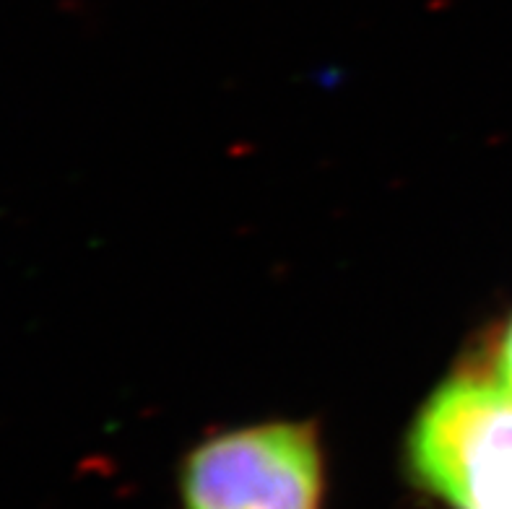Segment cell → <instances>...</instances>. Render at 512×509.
Returning a JSON list of instances; mask_svg holds the SVG:
<instances>
[{"instance_id":"obj_1","label":"cell","mask_w":512,"mask_h":509,"mask_svg":"<svg viewBox=\"0 0 512 509\" xmlns=\"http://www.w3.org/2000/svg\"><path fill=\"white\" fill-rule=\"evenodd\" d=\"M409 468L450 509H512V393L461 374L437 390L409 434Z\"/></svg>"},{"instance_id":"obj_3","label":"cell","mask_w":512,"mask_h":509,"mask_svg":"<svg viewBox=\"0 0 512 509\" xmlns=\"http://www.w3.org/2000/svg\"><path fill=\"white\" fill-rule=\"evenodd\" d=\"M497 377H500L502 385L512 393V320L505 333V341H502L500 356H497Z\"/></svg>"},{"instance_id":"obj_2","label":"cell","mask_w":512,"mask_h":509,"mask_svg":"<svg viewBox=\"0 0 512 509\" xmlns=\"http://www.w3.org/2000/svg\"><path fill=\"white\" fill-rule=\"evenodd\" d=\"M182 502L185 509H320L318 434L289 421L216 434L185 460Z\"/></svg>"}]
</instances>
